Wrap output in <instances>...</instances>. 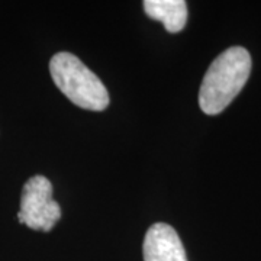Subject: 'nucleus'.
<instances>
[{"label": "nucleus", "mask_w": 261, "mask_h": 261, "mask_svg": "<svg viewBox=\"0 0 261 261\" xmlns=\"http://www.w3.org/2000/svg\"><path fill=\"white\" fill-rule=\"evenodd\" d=\"M61 218V207L53 199V185L44 176H34L25 183L20 196L18 219L31 229L48 232Z\"/></svg>", "instance_id": "nucleus-3"}, {"label": "nucleus", "mask_w": 261, "mask_h": 261, "mask_svg": "<svg viewBox=\"0 0 261 261\" xmlns=\"http://www.w3.org/2000/svg\"><path fill=\"white\" fill-rule=\"evenodd\" d=\"M144 261H187L183 243L173 226L154 224L144 238Z\"/></svg>", "instance_id": "nucleus-4"}, {"label": "nucleus", "mask_w": 261, "mask_h": 261, "mask_svg": "<svg viewBox=\"0 0 261 261\" xmlns=\"http://www.w3.org/2000/svg\"><path fill=\"white\" fill-rule=\"evenodd\" d=\"M251 73V57L243 47H231L214 60L199 90V106L206 115L225 111Z\"/></svg>", "instance_id": "nucleus-1"}, {"label": "nucleus", "mask_w": 261, "mask_h": 261, "mask_svg": "<svg viewBox=\"0 0 261 261\" xmlns=\"http://www.w3.org/2000/svg\"><path fill=\"white\" fill-rule=\"evenodd\" d=\"M144 10L151 19L163 22L170 34H177L186 27L187 5L185 0H145Z\"/></svg>", "instance_id": "nucleus-5"}, {"label": "nucleus", "mask_w": 261, "mask_h": 261, "mask_svg": "<svg viewBox=\"0 0 261 261\" xmlns=\"http://www.w3.org/2000/svg\"><path fill=\"white\" fill-rule=\"evenodd\" d=\"M49 73L61 93L75 106L100 112L109 106V93L102 80L70 53H57L49 61Z\"/></svg>", "instance_id": "nucleus-2"}]
</instances>
